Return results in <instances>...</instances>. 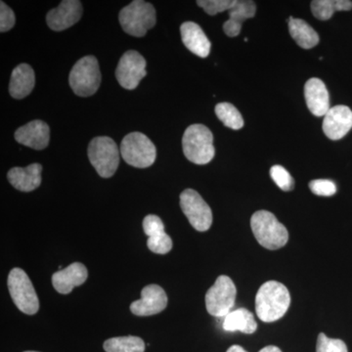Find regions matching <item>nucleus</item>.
<instances>
[{
	"label": "nucleus",
	"instance_id": "27",
	"mask_svg": "<svg viewBox=\"0 0 352 352\" xmlns=\"http://www.w3.org/2000/svg\"><path fill=\"white\" fill-rule=\"evenodd\" d=\"M270 176L277 186L283 191H292L295 187L293 176L282 166H273L270 168Z\"/></svg>",
	"mask_w": 352,
	"mask_h": 352
},
{
	"label": "nucleus",
	"instance_id": "30",
	"mask_svg": "<svg viewBox=\"0 0 352 352\" xmlns=\"http://www.w3.org/2000/svg\"><path fill=\"white\" fill-rule=\"evenodd\" d=\"M150 251L157 254H166L173 249V241L166 232L150 237L147 241Z\"/></svg>",
	"mask_w": 352,
	"mask_h": 352
},
{
	"label": "nucleus",
	"instance_id": "17",
	"mask_svg": "<svg viewBox=\"0 0 352 352\" xmlns=\"http://www.w3.org/2000/svg\"><path fill=\"white\" fill-rule=\"evenodd\" d=\"M87 276V267L82 263H74L52 275L53 287L58 293L68 295L75 287L85 283Z\"/></svg>",
	"mask_w": 352,
	"mask_h": 352
},
{
	"label": "nucleus",
	"instance_id": "31",
	"mask_svg": "<svg viewBox=\"0 0 352 352\" xmlns=\"http://www.w3.org/2000/svg\"><path fill=\"white\" fill-rule=\"evenodd\" d=\"M309 189L317 196L330 197L335 195L337 186L332 180L315 179L309 183Z\"/></svg>",
	"mask_w": 352,
	"mask_h": 352
},
{
	"label": "nucleus",
	"instance_id": "10",
	"mask_svg": "<svg viewBox=\"0 0 352 352\" xmlns=\"http://www.w3.org/2000/svg\"><path fill=\"white\" fill-rule=\"evenodd\" d=\"M180 208L199 232H205L212 226V210L195 190L186 189L180 194Z\"/></svg>",
	"mask_w": 352,
	"mask_h": 352
},
{
	"label": "nucleus",
	"instance_id": "19",
	"mask_svg": "<svg viewBox=\"0 0 352 352\" xmlns=\"http://www.w3.org/2000/svg\"><path fill=\"white\" fill-rule=\"evenodd\" d=\"M183 43L192 53L207 58L210 52V41L201 28L194 22L183 23L180 27Z\"/></svg>",
	"mask_w": 352,
	"mask_h": 352
},
{
	"label": "nucleus",
	"instance_id": "23",
	"mask_svg": "<svg viewBox=\"0 0 352 352\" xmlns=\"http://www.w3.org/2000/svg\"><path fill=\"white\" fill-rule=\"evenodd\" d=\"M289 32L292 38L303 50H310L319 43V36L305 20L289 17Z\"/></svg>",
	"mask_w": 352,
	"mask_h": 352
},
{
	"label": "nucleus",
	"instance_id": "22",
	"mask_svg": "<svg viewBox=\"0 0 352 352\" xmlns=\"http://www.w3.org/2000/svg\"><path fill=\"white\" fill-rule=\"evenodd\" d=\"M222 327L226 332L240 331V332L251 335L256 332L258 324L251 311L245 308H239V309L233 310L224 317Z\"/></svg>",
	"mask_w": 352,
	"mask_h": 352
},
{
	"label": "nucleus",
	"instance_id": "13",
	"mask_svg": "<svg viewBox=\"0 0 352 352\" xmlns=\"http://www.w3.org/2000/svg\"><path fill=\"white\" fill-rule=\"evenodd\" d=\"M168 305V296L162 287L148 285L141 292V298L131 303L132 314L138 316H150L163 311Z\"/></svg>",
	"mask_w": 352,
	"mask_h": 352
},
{
	"label": "nucleus",
	"instance_id": "1",
	"mask_svg": "<svg viewBox=\"0 0 352 352\" xmlns=\"http://www.w3.org/2000/svg\"><path fill=\"white\" fill-rule=\"evenodd\" d=\"M291 296L289 289L277 281H268L259 288L256 296V312L261 321L279 320L288 311Z\"/></svg>",
	"mask_w": 352,
	"mask_h": 352
},
{
	"label": "nucleus",
	"instance_id": "4",
	"mask_svg": "<svg viewBox=\"0 0 352 352\" xmlns=\"http://www.w3.org/2000/svg\"><path fill=\"white\" fill-rule=\"evenodd\" d=\"M119 20L126 34L142 38L156 25V10L149 2L135 0L120 10Z\"/></svg>",
	"mask_w": 352,
	"mask_h": 352
},
{
	"label": "nucleus",
	"instance_id": "25",
	"mask_svg": "<svg viewBox=\"0 0 352 352\" xmlns=\"http://www.w3.org/2000/svg\"><path fill=\"white\" fill-rule=\"evenodd\" d=\"M106 352H144V340L134 336L118 337L109 339L104 342Z\"/></svg>",
	"mask_w": 352,
	"mask_h": 352
},
{
	"label": "nucleus",
	"instance_id": "26",
	"mask_svg": "<svg viewBox=\"0 0 352 352\" xmlns=\"http://www.w3.org/2000/svg\"><path fill=\"white\" fill-rule=\"evenodd\" d=\"M215 113L220 122L228 129L238 131L244 126V119L242 115L232 104L226 103V102L217 104L215 106Z\"/></svg>",
	"mask_w": 352,
	"mask_h": 352
},
{
	"label": "nucleus",
	"instance_id": "29",
	"mask_svg": "<svg viewBox=\"0 0 352 352\" xmlns=\"http://www.w3.org/2000/svg\"><path fill=\"white\" fill-rule=\"evenodd\" d=\"M316 352H349L346 344L342 340L330 339L325 333H319Z\"/></svg>",
	"mask_w": 352,
	"mask_h": 352
},
{
	"label": "nucleus",
	"instance_id": "18",
	"mask_svg": "<svg viewBox=\"0 0 352 352\" xmlns=\"http://www.w3.org/2000/svg\"><path fill=\"white\" fill-rule=\"evenodd\" d=\"M41 164H32L27 168H11L7 178L14 188L22 192H32L41 184Z\"/></svg>",
	"mask_w": 352,
	"mask_h": 352
},
{
	"label": "nucleus",
	"instance_id": "35",
	"mask_svg": "<svg viewBox=\"0 0 352 352\" xmlns=\"http://www.w3.org/2000/svg\"><path fill=\"white\" fill-rule=\"evenodd\" d=\"M226 352H248L245 351L244 349H243L242 346H237V344H235V346H232L229 347L228 351Z\"/></svg>",
	"mask_w": 352,
	"mask_h": 352
},
{
	"label": "nucleus",
	"instance_id": "32",
	"mask_svg": "<svg viewBox=\"0 0 352 352\" xmlns=\"http://www.w3.org/2000/svg\"><path fill=\"white\" fill-rule=\"evenodd\" d=\"M143 229L148 237H154L164 233V226L162 219L155 214H149L143 220Z\"/></svg>",
	"mask_w": 352,
	"mask_h": 352
},
{
	"label": "nucleus",
	"instance_id": "36",
	"mask_svg": "<svg viewBox=\"0 0 352 352\" xmlns=\"http://www.w3.org/2000/svg\"><path fill=\"white\" fill-rule=\"evenodd\" d=\"M25 352H38V351H25Z\"/></svg>",
	"mask_w": 352,
	"mask_h": 352
},
{
	"label": "nucleus",
	"instance_id": "15",
	"mask_svg": "<svg viewBox=\"0 0 352 352\" xmlns=\"http://www.w3.org/2000/svg\"><path fill=\"white\" fill-rule=\"evenodd\" d=\"M15 139L20 144L32 148V149H45L50 144V126L43 120H32L16 131Z\"/></svg>",
	"mask_w": 352,
	"mask_h": 352
},
{
	"label": "nucleus",
	"instance_id": "11",
	"mask_svg": "<svg viewBox=\"0 0 352 352\" xmlns=\"http://www.w3.org/2000/svg\"><path fill=\"white\" fill-rule=\"evenodd\" d=\"M146 60L138 51H126L120 58L116 78L120 87L127 90H133L138 87L139 82L147 75Z\"/></svg>",
	"mask_w": 352,
	"mask_h": 352
},
{
	"label": "nucleus",
	"instance_id": "6",
	"mask_svg": "<svg viewBox=\"0 0 352 352\" xmlns=\"http://www.w3.org/2000/svg\"><path fill=\"white\" fill-rule=\"evenodd\" d=\"M69 87L74 94L80 97L96 94L101 83L98 61L94 56H85L78 60L69 76Z\"/></svg>",
	"mask_w": 352,
	"mask_h": 352
},
{
	"label": "nucleus",
	"instance_id": "16",
	"mask_svg": "<svg viewBox=\"0 0 352 352\" xmlns=\"http://www.w3.org/2000/svg\"><path fill=\"white\" fill-rule=\"evenodd\" d=\"M305 98L308 110L316 117H325L330 110V97L325 83L312 78L305 85Z\"/></svg>",
	"mask_w": 352,
	"mask_h": 352
},
{
	"label": "nucleus",
	"instance_id": "33",
	"mask_svg": "<svg viewBox=\"0 0 352 352\" xmlns=\"http://www.w3.org/2000/svg\"><path fill=\"white\" fill-rule=\"evenodd\" d=\"M15 14L3 1L0 2V32L10 31L15 25Z\"/></svg>",
	"mask_w": 352,
	"mask_h": 352
},
{
	"label": "nucleus",
	"instance_id": "3",
	"mask_svg": "<svg viewBox=\"0 0 352 352\" xmlns=\"http://www.w3.org/2000/svg\"><path fill=\"white\" fill-rule=\"evenodd\" d=\"M251 227L259 244L267 250H278L288 243L286 227L278 221L276 217L267 210H258L252 214Z\"/></svg>",
	"mask_w": 352,
	"mask_h": 352
},
{
	"label": "nucleus",
	"instance_id": "5",
	"mask_svg": "<svg viewBox=\"0 0 352 352\" xmlns=\"http://www.w3.org/2000/svg\"><path fill=\"white\" fill-rule=\"evenodd\" d=\"M87 154L90 164L101 177H112L119 168V147L108 136H98L92 139L88 146Z\"/></svg>",
	"mask_w": 352,
	"mask_h": 352
},
{
	"label": "nucleus",
	"instance_id": "20",
	"mask_svg": "<svg viewBox=\"0 0 352 352\" xmlns=\"http://www.w3.org/2000/svg\"><path fill=\"white\" fill-rule=\"evenodd\" d=\"M256 6L251 0H236L235 6L228 11L229 19L224 23L223 31L229 38L239 36L245 20L256 15Z\"/></svg>",
	"mask_w": 352,
	"mask_h": 352
},
{
	"label": "nucleus",
	"instance_id": "12",
	"mask_svg": "<svg viewBox=\"0 0 352 352\" xmlns=\"http://www.w3.org/2000/svg\"><path fill=\"white\" fill-rule=\"evenodd\" d=\"M82 16V4L78 0H64L57 8L46 15V22L52 31L62 32L76 24Z\"/></svg>",
	"mask_w": 352,
	"mask_h": 352
},
{
	"label": "nucleus",
	"instance_id": "28",
	"mask_svg": "<svg viewBox=\"0 0 352 352\" xmlns=\"http://www.w3.org/2000/svg\"><path fill=\"white\" fill-rule=\"evenodd\" d=\"M235 3L236 0H199L197 1V4L210 16L229 11L232 9Z\"/></svg>",
	"mask_w": 352,
	"mask_h": 352
},
{
	"label": "nucleus",
	"instance_id": "7",
	"mask_svg": "<svg viewBox=\"0 0 352 352\" xmlns=\"http://www.w3.org/2000/svg\"><path fill=\"white\" fill-rule=\"evenodd\" d=\"M120 150L124 162L134 168H149L156 161L157 150L154 143L141 132L127 134L122 139Z\"/></svg>",
	"mask_w": 352,
	"mask_h": 352
},
{
	"label": "nucleus",
	"instance_id": "14",
	"mask_svg": "<svg viewBox=\"0 0 352 352\" xmlns=\"http://www.w3.org/2000/svg\"><path fill=\"white\" fill-rule=\"evenodd\" d=\"M352 129V111L344 105L331 108L323 122V131L331 140H340Z\"/></svg>",
	"mask_w": 352,
	"mask_h": 352
},
{
	"label": "nucleus",
	"instance_id": "9",
	"mask_svg": "<svg viewBox=\"0 0 352 352\" xmlns=\"http://www.w3.org/2000/svg\"><path fill=\"white\" fill-rule=\"evenodd\" d=\"M236 295L237 289L232 279L226 275L217 278L214 286L210 287L206 295V307L208 314L224 318L232 311Z\"/></svg>",
	"mask_w": 352,
	"mask_h": 352
},
{
	"label": "nucleus",
	"instance_id": "24",
	"mask_svg": "<svg viewBox=\"0 0 352 352\" xmlns=\"http://www.w3.org/2000/svg\"><path fill=\"white\" fill-rule=\"evenodd\" d=\"M352 9V1L349 0H314L311 11L318 20L331 19L336 11H349Z\"/></svg>",
	"mask_w": 352,
	"mask_h": 352
},
{
	"label": "nucleus",
	"instance_id": "34",
	"mask_svg": "<svg viewBox=\"0 0 352 352\" xmlns=\"http://www.w3.org/2000/svg\"><path fill=\"white\" fill-rule=\"evenodd\" d=\"M258 352H282L279 347L274 346H268L261 349Z\"/></svg>",
	"mask_w": 352,
	"mask_h": 352
},
{
	"label": "nucleus",
	"instance_id": "8",
	"mask_svg": "<svg viewBox=\"0 0 352 352\" xmlns=\"http://www.w3.org/2000/svg\"><path fill=\"white\" fill-rule=\"evenodd\" d=\"M9 293L16 307L28 315H34L38 311L39 302L31 280L21 268H14L8 276Z\"/></svg>",
	"mask_w": 352,
	"mask_h": 352
},
{
	"label": "nucleus",
	"instance_id": "2",
	"mask_svg": "<svg viewBox=\"0 0 352 352\" xmlns=\"http://www.w3.org/2000/svg\"><path fill=\"white\" fill-rule=\"evenodd\" d=\"M183 153L191 163L207 164L214 159V135L204 124H192L182 138Z\"/></svg>",
	"mask_w": 352,
	"mask_h": 352
},
{
	"label": "nucleus",
	"instance_id": "21",
	"mask_svg": "<svg viewBox=\"0 0 352 352\" xmlns=\"http://www.w3.org/2000/svg\"><path fill=\"white\" fill-rule=\"evenodd\" d=\"M36 85L34 69L28 64L16 67L11 74L9 94L15 99H23L31 94Z\"/></svg>",
	"mask_w": 352,
	"mask_h": 352
}]
</instances>
